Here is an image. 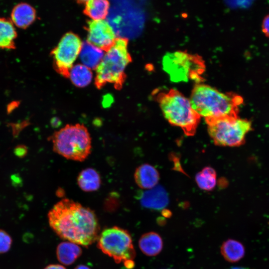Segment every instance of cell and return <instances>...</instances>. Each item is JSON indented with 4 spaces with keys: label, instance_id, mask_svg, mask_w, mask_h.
<instances>
[{
    "label": "cell",
    "instance_id": "cell-1",
    "mask_svg": "<svg viewBox=\"0 0 269 269\" xmlns=\"http://www.w3.org/2000/svg\"><path fill=\"white\" fill-rule=\"evenodd\" d=\"M50 227L61 238L88 247L99 237L97 217L90 208L73 200L64 198L48 213Z\"/></svg>",
    "mask_w": 269,
    "mask_h": 269
},
{
    "label": "cell",
    "instance_id": "cell-2",
    "mask_svg": "<svg viewBox=\"0 0 269 269\" xmlns=\"http://www.w3.org/2000/svg\"><path fill=\"white\" fill-rule=\"evenodd\" d=\"M190 102L193 109L205 120L238 117L243 98L232 93L225 94L204 84L196 85Z\"/></svg>",
    "mask_w": 269,
    "mask_h": 269
},
{
    "label": "cell",
    "instance_id": "cell-3",
    "mask_svg": "<svg viewBox=\"0 0 269 269\" xmlns=\"http://www.w3.org/2000/svg\"><path fill=\"white\" fill-rule=\"evenodd\" d=\"M50 139L53 151L67 159L83 161L91 152V135L83 124H67L55 132Z\"/></svg>",
    "mask_w": 269,
    "mask_h": 269
},
{
    "label": "cell",
    "instance_id": "cell-4",
    "mask_svg": "<svg viewBox=\"0 0 269 269\" xmlns=\"http://www.w3.org/2000/svg\"><path fill=\"white\" fill-rule=\"evenodd\" d=\"M157 101L164 117L172 125L180 128L188 136L193 135L200 117L190 100L179 92L171 90L158 95Z\"/></svg>",
    "mask_w": 269,
    "mask_h": 269
},
{
    "label": "cell",
    "instance_id": "cell-5",
    "mask_svg": "<svg viewBox=\"0 0 269 269\" xmlns=\"http://www.w3.org/2000/svg\"><path fill=\"white\" fill-rule=\"evenodd\" d=\"M131 60L127 40L123 38H117L113 45L106 50L96 68L97 86L101 87L107 83L120 86L123 82L125 71Z\"/></svg>",
    "mask_w": 269,
    "mask_h": 269
},
{
    "label": "cell",
    "instance_id": "cell-6",
    "mask_svg": "<svg viewBox=\"0 0 269 269\" xmlns=\"http://www.w3.org/2000/svg\"><path fill=\"white\" fill-rule=\"evenodd\" d=\"M97 240L99 249L116 263L123 262L129 269L134 267L135 252L131 235L127 230L117 226L107 228Z\"/></svg>",
    "mask_w": 269,
    "mask_h": 269
},
{
    "label": "cell",
    "instance_id": "cell-7",
    "mask_svg": "<svg viewBox=\"0 0 269 269\" xmlns=\"http://www.w3.org/2000/svg\"><path fill=\"white\" fill-rule=\"evenodd\" d=\"M208 134L219 146H238L243 144L246 134L252 129L250 121L238 117L205 120Z\"/></svg>",
    "mask_w": 269,
    "mask_h": 269
},
{
    "label": "cell",
    "instance_id": "cell-8",
    "mask_svg": "<svg viewBox=\"0 0 269 269\" xmlns=\"http://www.w3.org/2000/svg\"><path fill=\"white\" fill-rule=\"evenodd\" d=\"M163 68L175 82H186L191 78L199 79L197 72L200 73L203 68L202 64L198 59L184 52L167 53L162 61Z\"/></svg>",
    "mask_w": 269,
    "mask_h": 269
},
{
    "label": "cell",
    "instance_id": "cell-9",
    "mask_svg": "<svg viewBox=\"0 0 269 269\" xmlns=\"http://www.w3.org/2000/svg\"><path fill=\"white\" fill-rule=\"evenodd\" d=\"M82 44L79 37L71 32L67 33L60 39L52 52L56 67L60 73L67 76L79 56Z\"/></svg>",
    "mask_w": 269,
    "mask_h": 269
},
{
    "label": "cell",
    "instance_id": "cell-10",
    "mask_svg": "<svg viewBox=\"0 0 269 269\" xmlns=\"http://www.w3.org/2000/svg\"><path fill=\"white\" fill-rule=\"evenodd\" d=\"M87 31L88 41L104 50L109 48L117 39L114 29L105 19L90 21Z\"/></svg>",
    "mask_w": 269,
    "mask_h": 269
},
{
    "label": "cell",
    "instance_id": "cell-11",
    "mask_svg": "<svg viewBox=\"0 0 269 269\" xmlns=\"http://www.w3.org/2000/svg\"><path fill=\"white\" fill-rule=\"evenodd\" d=\"M141 205L148 209L159 210L168 203V197L163 188L158 185L142 192L139 196Z\"/></svg>",
    "mask_w": 269,
    "mask_h": 269
},
{
    "label": "cell",
    "instance_id": "cell-12",
    "mask_svg": "<svg viewBox=\"0 0 269 269\" xmlns=\"http://www.w3.org/2000/svg\"><path fill=\"white\" fill-rule=\"evenodd\" d=\"M134 178L138 187L148 190L156 186L159 175L153 166L148 164H143L136 169Z\"/></svg>",
    "mask_w": 269,
    "mask_h": 269
},
{
    "label": "cell",
    "instance_id": "cell-13",
    "mask_svg": "<svg viewBox=\"0 0 269 269\" xmlns=\"http://www.w3.org/2000/svg\"><path fill=\"white\" fill-rule=\"evenodd\" d=\"M104 50L88 41L82 42L79 55L81 63L91 70L98 67L105 55Z\"/></svg>",
    "mask_w": 269,
    "mask_h": 269
},
{
    "label": "cell",
    "instance_id": "cell-14",
    "mask_svg": "<svg viewBox=\"0 0 269 269\" xmlns=\"http://www.w3.org/2000/svg\"><path fill=\"white\" fill-rule=\"evenodd\" d=\"M11 20L20 28H26L35 19L36 11L33 7L27 3H19L12 9Z\"/></svg>",
    "mask_w": 269,
    "mask_h": 269
},
{
    "label": "cell",
    "instance_id": "cell-15",
    "mask_svg": "<svg viewBox=\"0 0 269 269\" xmlns=\"http://www.w3.org/2000/svg\"><path fill=\"white\" fill-rule=\"evenodd\" d=\"M141 251L146 256L153 257L158 255L163 248V241L161 236L154 232L143 234L138 241Z\"/></svg>",
    "mask_w": 269,
    "mask_h": 269
},
{
    "label": "cell",
    "instance_id": "cell-16",
    "mask_svg": "<svg viewBox=\"0 0 269 269\" xmlns=\"http://www.w3.org/2000/svg\"><path fill=\"white\" fill-rule=\"evenodd\" d=\"M77 181L80 188L87 192L97 191L101 184V179L98 172L90 167L82 170L79 173Z\"/></svg>",
    "mask_w": 269,
    "mask_h": 269
},
{
    "label": "cell",
    "instance_id": "cell-17",
    "mask_svg": "<svg viewBox=\"0 0 269 269\" xmlns=\"http://www.w3.org/2000/svg\"><path fill=\"white\" fill-rule=\"evenodd\" d=\"M82 254V249L76 244L69 241L60 243L56 249L58 260L65 265L72 264Z\"/></svg>",
    "mask_w": 269,
    "mask_h": 269
},
{
    "label": "cell",
    "instance_id": "cell-18",
    "mask_svg": "<svg viewBox=\"0 0 269 269\" xmlns=\"http://www.w3.org/2000/svg\"><path fill=\"white\" fill-rule=\"evenodd\" d=\"M67 76L72 84L80 88L89 85L93 77L91 70L81 63L74 65L68 71Z\"/></svg>",
    "mask_w": 269,
    "mask_h": 269
},
{
    "label": "cell",
    "instance_id": "cell-19",
    "mask_svg": "<svg viewBox=\"0 0 269 269\" xmlns=\"http://www.w3.org/2000/svg\"><path fill=\"white\" fill-rule=\"evenodd\" d=\"M16 36V29L11 20L0 17V48H14Z\"/></svg>",
    "mask_w": 269,
    "mask_h": 269
},
{
    "label": "cell",
    "instance_id": "cell-20",
    "mask_svg": "<svg viewBox=\"0 0 269 269\" xmlns=\"http://www.w3.org/2000/svg\"><path fill=\"white\" fill-rule=\"evenodd\" d=\"M220 250L225 260L230 263L239 261L243 258L245 253L243 244L233 239H228L224 242Z\"/></svg>",
    "mask_w": 269,
    "mask_h": 269
},
{
    "label": "cell",
    "instance_id": "cell-21",
    "mask_svg": "<svg viewBox=\"0 0 269 269\" xmlns=\"http://www.w3.org/2000/svg\"><path fill=\"white\" fill-rule=\"evenodd\" d=\"M85 13L92 19H105L108 13L110 3L106 0H90L85 3Z\"/></svg>",
    "mask_w": 269,
    "mask_h": 269
},
{
    "label": "cell",
    "instance_id": "cell-22",
    "mask_svg": "<svg viewBox=\"0 0 269 269\" xmlns=\"http://www.w3.org/2000/svg\"><path fill=\"white\" fill-rule=\"evenodd\" d=\"M195 180L201 189L211 191L216 184V172L212 168L206 167L196 174Z\"/></svg>",
    "mask_w": 269,
    "mask_h": 269
},
{
    "label": "cell",
    "instance_id": "cell-23",
    "mask_svg": "<svg viewBox=\"0 0 269 269\" xmlns=\"http://www.w3.org/2000/svg\"><path fill=\"white\" fill-rule=\"evenodd\" d=\"M12 244V239L5 231L0 229V254L8 252Z\"/></svg>",
    "mask_w": 269,
    "mask_h": 269
},
{
    "label": "cell",
    "instance_id": "cell-24",
    "mask_svg": "<svg viewBox=\"0 0 269 269\" xmlns=\"http://www.w3.org/2000/svg\"><path fill=\"white\" fill-rule=\"evenodd\" d=\"M27 152V147L23 144L17 145L13 150L14 154L19 158H23L25 156Z\"/></svg>",
    "mask_w": 269,
    "mask_h": 269
},
{
    "label": "cell",
    "instance_id": "cell-25",
    "mask_svg": "<svg viewBox=\"0 0 269 269\" xmlns=\"http://www.w3.org/2000/svg\"><path fill=\"white\" fill-rule=\"evenodd\" d=\"M11 184L15 187H21L23 184V180L18 173H14L10 176Z\"/></svg>",
    "mask_w": 269,
    "mask_h": 269
},
{
    "label": "cell",
    "instance_id": "cell-26",
    "mask_svg": "<svg viewBox=\"0 0 269 269\" xmlns=\"http://www.w3.org/2000/svg\"><path fill=\"white\" fill-rule=\"evenodd\" d=\"M262 30L264 33L269 37V14L267 15L263 21Z\"/></svg>",
    "mask_w": 269,
    "mask_h": 269
},
{
    "label": "cell",
    "instance_id": "cell-27",
    "mask_svg": "<svg viewBox=\"0 0 269 269\" xmlns=\"http://www.w3.org/2000/svg\"><path fill=\"white\" fill-rule=\"evenodd\" d=\"M44 269H66L64 266L58 264H51L46 267Z\"/></svg>",
    "mask_w": 269,
    "mask_h": 269
},
{
    "label": "cell",
    "instance_id": "cell-28",
    "mask_svg": "<svg viewBox=\"0 0 269 269\" xmlns=\"http://www.w3.org/2000/svg\"><path fill=\"white\" fill-rule=\"evenodd\" d=\"M161 214L164 217L169 218L171 217L172 212L168 209H164L162 210Z\"/></svg>",
    "mask_w": 269,
    "mask_h": 269
},
{
    "label": "cell",
    "instance_id": "cell-29",
    "mask_svg": "<svg viewBox=\"0 0 269 269\" xmlns=\"http://www.w3.org/2000/svg\"><path fill=\"white\" fill-rule=\"evenodd\" d=\"M156 222L160 226H164L166 223L165 219L162 217H158L156 219Z\"/></svg>",
    "mask_w": 269,
    "mask_h": 269
},
{
    "label": "cell",
    "instance_id": "cell-30",
    "mask_svg": "<svg viewBox=\"0 0 269 269\" xmlns=\"http://www.w3.org/2000/svg\"><path fill=\"white\" fill-rule=\"evenodd\" d=\"M58 120L56 118L52 119L51 122V125L53 127H56L58 125Z\"/></svg>",
    "mask_w": 269,
    "mask_h": 269
},
{
    "label": "cell",
    "instance_id": "cell-31",
    "mask_svg": "<svg viewBox=\"0 0 269 269\" xmlns=\"http://www.w3.org/2000/svg\"><path fill=\"white\" fill-rule=\"evenodd\" d=\"M74 269H90L85 265H79L76 267Z\"/></svg>",
    "mask_w": 269,
    "mask_h": 269
},
{
    "label": "cell",
    "instance_id": "cell-32",
    "mask_svg": "<svg viewBox=\"0 0 269 269\" xmlns=\"http://www.w3.org/2000/svg\"><path fill=\"white\" fill-rule=\"evenodd\" d=\"M229 269H250L248 268L241 267H233L230 268Z\"/></svg>",
    "mask_w": 269,
    "mask_h": 269
}]
</instances>
